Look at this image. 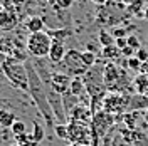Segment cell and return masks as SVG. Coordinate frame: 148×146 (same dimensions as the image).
<instances>
[{"label":"cell","instance_id":"obj_1","mask_svg":"<svg viewBox=\"0 0 148 146\" xmlns=\"http://www.w3.org/2000/svg\"><path fill=\"white\" fill-rule=\"evenodd\" d=\"M25 67H27V76H29V94H30V98L36 102L40 116L46 121V126L54 129V126L57 124V121H56L52 108L49 104V99H47V92H46V87H44V82L40 79V76L37 74L36 67L30 64V62L25 61Z\"/></svg>","mask_w":148,"mask_h":146},{"label":"cell","instance_id":"obj_2","mask_svg":"<svg viewBox=\"0 0 148 146\" xmlns=\"http://www.w3.org/2000/svg\"><path fill=\"white\" fill-rule=\"evenodd\" d=\"M0 65H2V71H3V77L7 81H10V84L14 87L29 92V76L25 62H20L17 59L3 55L2 61H0Z\"/></svg>","mask_w":148,"mask_h":146},{"label":"cell","instance_id":"obj_3","mask_svg":"<svg viewBox=\"0 0 148 146\" xmlns=\"http://www.w3.org/2000/svg\"><path fill=\"white\" fill-rule=\"evenodd\" d=\"M88 65L84 64L83 59V52L77 50V49H71L67 50L62 59V62L59 64V71L61 72H66L71 77H83L84 74L88 72Z\"/></svg>","mask_w":148,"mask_h":146},{"label":"cell","instance_id":"obj_4","mask_svg":"<svg viewBox=\"0 0 148 146\" xmlns=\"http://www.w3.org/2000/svg\"><path fill=\"white\" fill-rule=\"evenodd\" d=\"M52 47V39L44 32H36V34H29L27 40H25V50L36 59H44L49 55V50Z\"/></svg>","mask_w":148,"mask_h":146},{"label":"cell","instance_id":"obj_5","mask_svg":"<svg viewBox=\"0 0 148 146\" xmlns=\"http://www.w3.org/2000/svg\"><path fill=\"white\" fill-rule=\"evenodd\" d=\"M131 96L133 94H125V92H108L103 99L101 109L113 116H121L128 111Z\"/></svg>","mask_w":148,"mask_h":146},{"label":"cell","instance_id":"obj_6","mask_svg":"<svg viewBox=\"0 0 148 146\" xmlns=\"http://www.w3.org/2000/svg\"><path fill=\"white\" fill-rule=\"evenodd\" d=\"M91 126L77 123V121H67V141L69 143H79V145L91 146Z\"/></svg>","mask_w":148,"mask_h":146},{"label":"cell","instance_id":"obj_7","mask_svg":"<svg viewBox=\"0 0 148 146\" xmlns=\"http://www.w3.org/2000/svg\"><path fill=\"white\" fill-rule=\"evenodd\" d=\"M39 76H40L42 82L49 84V86H51L59 96H62V94H66V92L69 91V87H71V81H73L71 76H67L66 72H61V71L51 72L49 76H44V74H39Z\"/></svg>","mask_w":148,"mask_h":146},{"label":"cell","instance_id":"obj_8","mask_svg":"<svg viewBox=\"0 0 148 146\" xmlns=\"http://www.w3.org/2000/svg\"><path fill=\"white\" fill-rule=\"evenodd\" d=\"M5 5L7 7H3V2L0 5V30H12L17 25L18 17L17 12H15V7H12L14 3L10 0H5Z\"/></svg>","mask_w":148,"mask_h":146},{"label":"cell","instance_id":"obj_9","mask_svg":"<svg viewBox=\"0 0 148 146\" xmlns=\"http://www.w3.org/2000/svg\"><path fill=\"white\" fill-rule=\"evenodd\" d=\"M92 109L89 104L79 102L77 106H74L73 109L67 113V121H77V123H84L91 126V119H92Z\"/></svg>","mask_w":148,"mask_h":146},{"label":"cell","instance_id":"obj_10","mask_svg":"<svg viewBox=\"0 0 148 146\" xmlns=\"http://www.w3.org/2000/svg\"><path fill=\"white\" fill-rule=\"evenodd\" d=\"M148 109V96L147 94H133L130 99V108L128 111H140L145 113Z\"/></svg>","mask_w":148,"mask_h":146},{"label":"cell","instance_id":"obj_11","mask_svg":"<svg viewBox=\"0 0 148 146\" xmlns=\"http://www.w3.org/2000/svg\"><path fill=\"white\" fill-rule=\"evenodd\" d=\"M66 47L64 44H61V42H52V47H51V50H49V59H51V62L52 64H61L62 62V59H64V55H66Z\"/></svg>","mask_w":148,"mask_h":146},{"label":"cell","instance_id":"obj_12","mask_svg":"<svg viewBox=\"0 0 148 146\" xmlns=\"http://www.w3.org/2000/svg\"><path fill=\"white\" fill-rule=\"evenodd\" d=\"M133 91L135 94H147L148 92V76L138 72L133 77Z\"/></svg>","mask_w":148,"mask_h":146},{"label":"cell","instance_id":"obj_13","mask_svg":"<svg viewBox=\"0 0 148 146\" xmlns=\"http://www.w3.org/2000/svg\"><path fill=\"white\" fill-rule=\"evenodd\" d=\"M25 29L29 30V34H36V32H44V18L39 15H32L25 20Z\"/></svg>","mask_w":148,"mask_h":146},{"label":"cell","instance_id":"obj_14","mask_svg":"<svg viewBox=\"0 0 148 146\" xmlns=\"http://www.w3.org/2000/svg\"><path fill=\"white\" fill-rule=\"evenodd\" d=\"M101 57L106 62H116L121 57V50L114 46H108V47H101Z\"/></svg>","mask_w":148,"mask_h":146},{"label":"cell","instance_id":"obj_15","mask_svg":"<svg viewBox=\"0 0 148 146\" xmlns=\"http://www.w3.org/2000/svg\"><path fill=\"white\" fill-rule=\"evenodd\" d=\"M69 91L73 92L74 96H77V98H84V96H86L88 92H86V86H84L83 77H73Z\"/></svg>","mask_w":148,"mask_h":146},{"label":"cell","instance_id":"obj_16","mask_svg":"<svg viewBox=\"0 0 148 146\" xmlns=\"http://www.w3.org/2000/svg\"><path fill=\"white\" fill-rule=\"evenodd\" d=\"M131 146H148V134L145 129H135L131 134Z\"/></svg>","mask_w":148,"mask_h":146},{"label":"cell","instance_id":"obj_17","mask_svg":"<svg viewBox=\"0 0 148 146\" xmlns=\"http://www.w3.org/2000/svg\"><path fill=\"white\" fill-rule=\"evenodd\" d=\"M17 121V116L7 109H0V128H12L14 123Z\"/></svg>","mask_w":148,"mask_h":146},{"label":"cell","instance_id":"obj_18","mask_svg":"<svg viewBox=\"0 0 148 146\" xmlns=\"http://www.w3.org/2000/svg\"><path fill=\"white\" fill-rule=\"evenodd\" d=\"M61 98H62V106H64V109H66V114H67L69 111L73 109L74 106H77V104L81 102V98L74 96V94H73L71 91H67L66 94H62Z\"/></svg>","mask_w":148,"mask_h":146},{"label":"cell","instance_id":"obj_19","mask_svg":"<svg viewBox=\"0 0 148 146\" xmlns=\"http://www.w3.org/2000/svg\"><path fill=\"white\" fill-rule=\"evenodd\" d=\"M47 34L51 35L52 42H61V44H64L66 39L71 37V30H67V29H59V30H49Z\"/></svg>","mask_w":148,"mask_h":146},{"label":"cell","instance_id":"obj_20","mask_svg":"<svg viewBox=\"0 0 148 146\" xmlns=\"http://www.w3.org/2000/svg\"><path fill=\"white\" fill-rule=\"evenodd\" d=\"M98 42L101 47H108V46H113L114 44V37L111 35V32L108 30H99V35H98Z\"/></svg>","mask_w":148,"mask_h":146},{"label":"cell","instance_id":"obj_21","mask_svg":"<svg viewBox=\"0 0 148 146\" xmlns=\"http://www.w3.org/2000/svg\"><path fill=\"white\" fill-rule=\"evenodd\" d=\"M30 134H32V138L36 139L37 143H40V141H44V138H46V129H44V126H40L39 123H34Z\"/></svg>","mask_w":148,"mask_h":146},{"label":"cell","instance_id":"obj_22","mask_svg":"<svg viewBox=\"0 0 148 146\" xmlns=\"http://www.w3.org/2000/svg\"><path fill=\"white\" fill-rule=\"evenodd\" d=\"M10 131H12L14 138H15V136H20V134H25V133H27V124H25L24 121L17 119V121L14 123V126L10 128Z\"/></svg>","mask_w":148,"mask_h":146},{"label":"cell","instance_id":"obj_23","mask_svg":"<svg viewBox=\"0 0 148 146\" xmlns=\"http://www.w3.org/2000/svg\"><path fill=\"white\" fill-rule=\"evenodd\" d=\"M54 134L59 139L67 141V123H57L54 126Z\"/></svg>","mask_w":148,"mask_h":146},{"label":"cell","instance_id":"obj_24","mask_svg":"<svg viewBox=\"0 0 148 146\" xmlns=\"http://www.w3.org/2000/svg\"><path fill=\"white\" fill-rule=\"evenodd\" d=\"M126 67H128L130 71H133V72H140V69H141V61H138L136 57H131V59H126Z\"/></svg>","mask_w":148,"mask_h":146},{"label":"cell","instance_id":"obj_25","mask_svg":"<svg viewBox=\"0 0 148 146\" xmlns=\"http://www.w3.org/2000/svg\"><path fill=\"white\" fill-rule=\"evenodd\" d=\"M83 59H84V64L88 65V67H92V65L98 62V57H96V54L88 52V50H83Z\"/></svg>","mask_w":148,"mask_h":146},{"label":"cell","instance_id":"obj_26","mask_svg":"<svg viewBox=\"0 0 148 146\" xmlns=\"http://www.w3.org/2000/svg\"><path fill=\"white\" fill-rule=\"evenodd\" d=\"M126 42H128V47H131L133 50H138V49H141V42H140L138 35H135V34H131V35L126 37Z\"/></svg>","mask_w":148,"mask_h":146},{"label":"cell","instance_id":"obj_27","mask_svg":"<svg viewBox=\"0 0 148 146\" xmlns=\"http://www.w3.org/2000/svg\"><path fill=\"white\" fill-rule=\"evenodd\" d=\"M52 2H54L56 9L66 10V9H69V7L73 5V2H74V0H52Z\"/></svg>","mask_w":148,"mask_h":146},{"label":"cell","instance_id":"obj_28","mask_svg":"<svg viewBox=\"0 0 148 146\" xmlns=\"http://www.w3.org/2000/svg\"><path fill=\"white\" fill-rule=\"evenodd\" d=\"M135 57H136L138 61H141V62H147L148 61V49H145V47L138 49V50L135 52Z\"/></svg>","mask_w":148,"mask_h":146},{"label":"cell","instance_id":"obj_29","mask_svg":"<svg viewBox=\"0 0 148 146\" xmlns=\"http://www.w3.org/2000/svg\"><path fill=\"white\" fill-rule=\"evenodd\" d=\"M111 35L114 37V39H126V30L125 29H121V27H116V29H113L111 30Z\"/></svg>","mask_w":148,"mask_h":146},{"label":"cell","instance_id":"obj_30","mask_svg":"<svg viewBox=\"0 0 148 146\" xmlns=\"http://www.w3.org/2000/svg\"><path fill=\"white\" fill-rule=\"evenodd\" d=\"M135 52H136V50H133L131 47L126 46L125 49H123V50H121V55H125L126 59H131V57H135Z\"/></svg>","mask_w":148,"mask_h":146},{"label":"cell","instance_id":"obj_31","mask_svg":"<svg viewBox=\"0 0 148 146\" xmlns=\"http://www.w3.org/2000/svg\"><path fill=\"white\" fill-rule=\"evenodd\" d=\"M114 46L118 47L120 50H123L125 47L128 46V42H126V39H114Z\"/></svg>","mask_w":148,"mask_h":146},{"label":"cell","instance_id":"obj_32","mask_svg":"<svg viewBox=\"0 0 148 146\" xmlns=\"http://www.w3.org/2000/svg\"><path fill=\"white\" fill-rule=\"evenodd\" d=\"M29 138H30V134H29V133H25V134H20V136H15V143H17V145H24Z\"/></svg>","mask_w":148,"mask_h":146},{"label":"cell","instance_id":"obj_33","mask_svg":"<svg viewBox=\"0 0 148 146\" xmlns=\"http://www.w3.org/2000/svg\"><path fill=\"white\" fill-rule=\"evenodd\" d=\"M86 50H88V52H92V54H96V52H98V47L94 46L92 42H88V44H86Z\"/></svg>","mask_w":148,"mask_h":146},{"label":"cell","instance_id":"obj_34","mask_svg":"<svg viewBox=\"0 0 148 146\" xmlns=\"http://www.w3.org/2000/svg\"><path fill=\"white\" fill-rule=\"evenodd\" d=\"M140 72H143V74H147L148 76V61L147 62H141V69H140Z\"/></svg>","mask_w":148,"mask_h":146},{"label":"cell","instance_id":"obj_35","mask_svg":"<svg viewBox=\"0 0 148 146\" xmlns=\"http://www.w3.org/2000/svg\"><path fill=\"white\" fill-rule=\"evenodd\" d=\"M143 121L147 123V126H148V109L145 111V113H143Z\"/></svg>","mask_w":148,"mask_h":146},{"label":"cell","instance_id":"obj_36","mask_svg":"<svg viewBox=\"0 0 148 146\" xmlns=\"http://www.w3.org/2000/svg\"><path fill=\"white\" fill-rule=\"evenodd\" d=\"M10 2H12V3H14V5H15V7H17V5H20V3H22V2H24V0H10Z\"/></svg>","mask_w":148,"mask_h":146},{"label":"cell","instance_id":"obj_37","mask_svg":"<svg viewBox=\"0 0 148 146\" xmlns=\"http://www.w3.org/2000/svg\"><path fill=\"white\" fill-rule=\"evenodd\" d=\"M69 146H88V145H79V143H69Z\"/></svg>","mask_w":148,"mask_h":146},{"label":"cell","instance_id":"obj_38","mask_svg":"<svg viewBox=\"0 0 148 146\" xmlns=\"http://www.w3.org/2000/svg\"><path fill=\"white\" fill-rule=\"evenodd\" d=\"M143 17H145V18H147V20H148V7H147V10L143 12Z\"/></svg>","mask_w":148,"mask_h":146},{"label":"cell","instance_id":"obj_39","mask_svg":"<svg viewBox=\"0 0 148 146\" xmlns=\"http://www.w3.org/2000/svg\"><path fill=\"white\" fill-rule=\"evenodd\" d=\"M92 2H94V3H104L106 0H92Z\"/></svg>","mask_w":148,"mask_h":146},{"label":"cell","instance_id":"obj_40","mask_svg":"<svg viewBox=\"0 0 148 146\" xmlns=\"http://www.w3.org/2000/svg\"><path fill=\"white\" fill-rule=\"evenodd\" d=\"M125 3H133V0H125Z\"/></svg>","mask_w":148,"mask_h":146},{"label":"cell","instance_id":"obj_41","mask_svg":"<svg viewBox=\"0 0 148 146\" xmlns=\"http://www.w3.org/2000/svg\"><path fill=\"white\" fill-rule=\"evenodd\" d=\"M2 79H3V77H2V74H0V86H2Z\"/></svg>","mask_w":148,"mask_h":146},{"label":"cell","instance_id":"obj_42","mask_svg":"<svg viewBox=\"0 0 148 146\" xmlns=\"http://www.w3.org/2000/svg\"><path fill=\"white\" fill-rule=\"evenodd\" d=\"M10 146H20V145H17V143H14V145H10Z\"/></svg>","mask_w":148,"mask_h":146},{"label":"cell","instance_id":"obj_43","mask_svg":"<svg viewBox=\"0 0 148 146\" xmlns=\"http://www.w3.org/2000/svg\"><path fill=\"white\" fill-rule=\"evenodd\" d=\"M0 5H2V0H0Z\"/></svg>","mask_w":148,"mask_h":146},{"label":"cell","instance_id":"obj_44","mask_svg":"<svg viewBox=\"0 0 148 146\" xmlns=\"http://www.w3.org/2000/svg\"><path fill=\"white\" fill-rule=\"evenodd\" d=\"M49 2H52V0H49Z\"/></svg>","mask_w":148,"mask_h":146},{"label":"cell","instance_id":"obj_45","mask_svg":"<svg viewBox=\"0 0 148 146\" xmlns=\"http://www.w3.org/2000/svg\"><path fill=\"white\" fill-rule=\"evenodd\" d=\"M147 96H148V92H147Z\"/></svg>","mask_w":148,"mask_h":146}]
</instances>
